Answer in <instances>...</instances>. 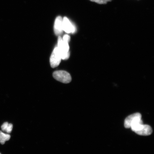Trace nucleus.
Instances as JSON below:
<instances>
[{"instance_id": "39448f33", "label": "nucleus", "mask_w": 154, "mask_h": 154, "mask_svg": "<svg viewBox=\"0 0 154 154\" xmlns=\"http://www.w3.org/2000/svg\"><path fill=\"white\" fill-rule=\"evenodd\" d=\"M142 115L139 113H136L129 116L125 119L124 126L126 128H131V126L134 123L141 120Z\"/></svg>"}, {"instance_id": "9d476101", "label": "nucleus", "mask_w": 154, "mask_h": 154, "mask_svg": "<svg viewBox=\"0 0 154 154\" xmlns=\"http://www.w3.org/2000/svg\"><path fill=\"white\" fill-rule=\"evenodd\" d=\"M90 1L100 5H104L106 4L109 2H111L112 0H90Z\"/></svg>"}, {"instance_id": "f257e3e1", "label": "nucleus", "mask_w": 154, "mask_h": 154, "mask_svg": "<svg viewBox=\"0 0 154 154\" xmlns=\"http://www.w3.org/2000/svg\"><path fill=\"white\" fill-rule=\"evenodd\" d=\"M69 41L68 40L63 39L60 36H59L57 40V47L61 59L65 60L69 58L70 53L69 51Z\"/></svg>"}, {"instance_id": "6e6552de", "label": "nucleus", "mask_w": 154, "mask_h": 154, "mask_svg": "<svg viewBox=\"0 0 154 154\" xmlns=\"http://www.w3.org/2000/svg\"><path fill=\"white\" fill-rule=\"evenodd\" d=\"M13 128V125L11 124H9L8 122H5L1 126L2 130L8 134L11 133L12 131Z\"/></svg>"}, {"instance_id": "f03ea898", "label": "nucleus", "mask_w": 154, "mask_h": 154, "mask_svg": "<svg viewBox=\"0 0 154 154\" xmlns=\"http://www.w3.org/2000/svg\"><path fill=\"white\" fill-rule=\"evenodd\" d=\"M131 128L133 131L140 136H149L152 133L151 127L149 125H144L142 121L132 125Z\"/></svg>"}, {"instance_id": "423d86ee", "label": "nucleus", "mask_w": 154, "mask_h": 154, "mask_svg": "<svg viewBox=\"0 0 154 154\" xmlns=\"http://www.w3.org/2000/svg\"><path fill=\"white\" fill-rule=\"evenodd\" d=\"M54 31L56 35L60 36L62 34L63 29V19L62 17L59 16L55 19Z\"/></svg>"}, {"instance_id": "20e7f679", "label": "nucleus", "mask_w": 154, "mask_h": 154, "mask_svg": "<svg viewBox=\"0 0 154 154\" xmlns=\"http://www.w3.org/2000/svg\"><path fill=\"white\" fill-rule=\"evenodd\" d=\"M61 59H62L59 50L57 47H56L54 49L50 57V62L51 66L52 68H55L59 66Z\"/></svg>"}, {"instance_id": "1a4fd4ad", "label": "nucleus", "mask_w": 154, "mask_h": 154, "mask_svg": "<svg viewBox=\"0 0 154 154\" xmlns=\"http://www.w3.org/2000/svg\"><path fill=\"white\" fill-rule=\"evenodd\" d=\"M11 137L10 135L5 134L2 131H0V143L2 144H4L6 141L10 139Z\"/></svg>"}, {"instance_id": "7ed1b4c3", "label": "nucleus", "mask_w": 154, "mask_h": 154, "mask_svg": "<svg viewBox=\"0 0 154 154\" xmlns=\"http://www.w3.org/2000/svg\"><path fill=\"white\" fill-rule=\"evenodd\" d=\"M53 76L56 80L65 84L70 82L72 79L70 75L63 70L55 71L53 73Z\"/></svg>"}, {"instance_id": "0eeeda50", "label": "nucleus", "mask_w": 154, "mask_h": 154, "mask_svg": "<svg viewBox=\"0 0 154 154\" xmlns=\"http://www.w3.org/2000/svg\"><path fill=\"white\" fill-rule=\"evenodd\" d=\"M63 29L67 33H74L75 31V27L66 17L63 19Z\"/></svg>"}, {"instance_id": "9b49d317", "label": "nucleus", "mask_w": 154, "mask_h": 154, "mask_svg": "<svg viewBox=\"0 0 154 154\" xmlns=\"http://www.w3.org/2000/svg\"><path fill=\"white\" fill-rule=\"evenodd\" d=\"M0 154H1V153H0Z\"/></svg>"}]
</instances>
